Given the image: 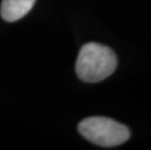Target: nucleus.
<instances>
[{
	"mask_svg": "<svg viewBox=\"0 0 151 150\" xmlns=\"http://www.w3.org/2000/svg\"><path fill=\"white\" fill-rule=\"evenodd\" d=\"M117 57L110 48L90 42L80 49L76 60V74L82 81L97 83L104 80L115 71Z\"/></svg>",
	"mask_w": 151,
	"mask_h": 150,
	"instance_id": "obj_1",
	"label": "nucleus"
},
{
	"mask_svg": "<svg viewBox=\"0 0 151 150\" xmlns=\"http://www.w3.org/2000/svg\"><path fill=\"white\" fill-rule=\"evenodd\" d=\"M78 131L83 138L102 147L123 144L131 136L130 130L125 125L102 116H93L82 120L78 125Z\"/></svg>",
	"mask_w": 151,
	"mask_h": 150,
	"instance_id": "obj_2",
	"label": "nucleus"
},
{
	"mask_svg": "<svg viewBox=\"0 0 151 150\" xmlns=\"http://www.w3.org/2000/svg\"><path fill=\"white\" fill-rule=\"evenodd\" d=\"M36 0H3L0 13L3 20L16 22L32 9Z\"/></svg>",
	"mask_w": 151,
	"mask_h": 150,
	"instance_id": "obj_3",
	"label": "nucleus"
}]
</instances>
